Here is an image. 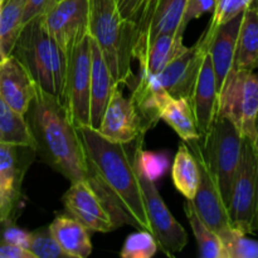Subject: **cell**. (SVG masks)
<instances>
[{
    "mask_svg": "<svg viewBox=\"0 0 258 258\" xmlns=\"http://www.w3.org/2000/svg\"><path fill=\"white\" fill-rule=\"evenodd\" d=\"M92 174V185L105 198L120 226L149 231L143 191L128 144L112 143L95 128H77Z\"/></svg>",
    "mask_w": 258,
    "mask_h": 258,
    "instance_id": "1",
    "label": "cell"
},
{
    "mask_svg": "<svg viewBox=\"0 0 258 258\" xmlns=\"http://www.w3.org/2000/svg\"><path fill=\"white\" fill-rule=\"evenodd\" d=\"M25 118L34 138L35 151L45 163L71 183L87 180L93 184L80 134L55 96L38 88Z\"/></svg>",
    "mask_w": 258,
    "mask_h": 258,
    "instance_id": "2",
    "label": "cell"
},
{
    "mask_svg": "<svg viewBox=\"0 0 258 258\" xmlns=\"http://www.w3.org/2000/svg\"><path fill=\"white\" fill-rule=\"evenodd\" d=\"M88 34L97 43L116 85L134 80L131 60L135 28L123 22L116 0H90Z\"/></svg>",
    "mask_w": 258,
    "mask_h": 258,
    "instance_id": "3",
    "label": "cell"
},
{
    "mask_svg": "<svg viewBox=\"0 0 258 258\" xmlns=\"http://www.w3.org/2000/svg\"><path fill=\"white\" fill-rule=\"evenodd\" d=\"M12 54L27 68L39 90L62 100L66 55L44 30L40 17L23 27Z\"/></svg>",
    "mask_w": 258,
    "mask_h": 258,
    "instance_id": "4",
    "label": "cell"
},
{
    "mask_svg": "<svg viewBox=\"0 0 258 258\" xmlns=\"http://www.w3.org/2000/svg\"><path fill=\"white\" fill-rule=\"evenodd\" d=\"M243 136L227 116L217 113L211 127L199 139L202 156L228 208L241 159Z\"/></svg>",
    "mask_w": 258,
    "mask_h": 258,
    "instance_id": "5",
    "label": "cell"
},
{
    "mask_svg": "<svg viewBox=\"0 0 258 258\" xmlns=\"http://www.w3.org/2000/svg\"><path fill=\"white\" fill-rule=\"evenodd\" d=\"M227 211L233 228L258 234V155L252 139L246 136Z\"/></svg>",
    "mask_w": 258,
    "mask_h": 258,
    "instance_id": "6",
    "label": "cell"
},
{
    "mask_svg": "<svg viewBox=\"0 0 258 258\" xmlns=\"http://www.w3.org/2000/svg\"><path fill=\"white\" fill-rule=\"evenodd\" d=\"M91 40L83 38L66 54V73L62 102L76 128L90 127Z\"/></svg>",
    "mask_w": 258,
    "mask_h": 258,
    "instance_id": "7",
    "label": "cell"
},
{
    "mask_svg": "<svg viewBox=\"0 0 258 258\" xmlns=\"http://www.w3.org/2000/svg\"><path fill=\"white\" fill-rule=\"evenodd\" d=\"M258 112V72L233 70L218 95V112L236 125L242 136L253 140Z\"/></svg>",
    "mask_w": 258,
    "mask_h": 258,
    "instance_id": "8",
    "label": "cell"
},
{
    "mask_svg": "<svg viewBox=\"0 0 258 258\" xmlns=\"http://www.w3.org/2000/svg\"><path fill=\"white\" fill-rule=\"evenodd\" d=\"M35 154L33 148L0 143V227L15 223L23 179Z\"/></svg>",
    "mask_w": 258,
    "mask_h": 258,
    "instance_id": "9",
    "label": "cell"
},
{
    "mask_svg": "<svg viewBox=\"0 0 258 258\" xmlns=\"http://www.w3.org/2000/svg\"><path fill=\"white\" fill-rule=\"evenodd\" d=\"M139 183L143 191L146 217L149 221V232L154 236L159 249L166 256H173L183 251L188 243V234L180 223L174 218L171 212L164 203L155 183L149 180L135 165Z\"/></svg>",
    "mask_w": 258,
    "mask_h": 258,
    "instance_id": "10",
    "label": "cell"
},
{
    "mask_svg": "<svg viewBox=\"0 0 258 258\" xmlns=\"http://www.w3.org/2000/svg\"><path fill=\"white\" fill-rule=\"evenodd\" d=\"M90 0H59L40 17L43 28L64 55L88 35Z\"/></svg>",
    "mask_w": 258,
    "mask_h": 258,
    "instance_id": "11",
    "label": "cell"
},
{
    "mask_svg": "<svg viewBox=\"0 0 258 258\" xmlns=\"http://www.w3.org/2000/svg\"><path fill=\"white\" fill-rule=\"evenodd\" d=\"M62 202L68 214L82 223L88 231L108 233L120 227L107 202L90 181L71 183Z\"/></svg>",
    "mask_w": 258,
    "mask_h": 258,
    "instance_id": "12",
    "label": "cell"
},
{
    "mask_svg": "<svg viewBox=\"0 0 258 258\" xmlns=\"http://www.w3.org/2000/svg\"><path fill=\"white\" fill-rule=\"evenodd\" d=\"M186 145L196 156L199 165V173H201V180H199L196 196L189 202L202 221L219 236L232 227L229 223L228 211L221 196V191L202 156L199 139L186 141Z\"/></svg>",
    "mask_w": 258,
    "mask_h": 258,
    "instance_id": "13",
    "label": "cell"
},
{
    "mask_svg": "<svg viewBox=\"0 0 258 258\" xmlns=\"http://www.w3.org/2000/svg\"><path fill=\"white\" fill-rule=\"evenodd\" d=\"M96 131L108 141L120 144H133L139 136L145 135L133 100L123 96L120 86L113 90Z\"/></svg>",
    "mask_w": 258,
    "mask_h": 258,
    "instance_id": "14",
    "label": "cell"
},
{
    "mask_svg": "<svg viewBox=\"0 0 258 258\" xmlns=\"http://www.w3.org/2000/svg\"><path fill=\"white\" fill-rule=\"evenodd\" d=\"M188 0H151L145 18L136 32L133 55L159 34H184L183 17Z\"/></svg>",
    "mask_w": 258,
    "mask_h": 258,
    "instance_id": "15",
    "label": "cell"
},
{
    "mask_svg": "<svg viewBox=\"0 0 258 258\" xmlns=\"http://www.w3.org/2000/svg\"><path fill=\"white\" fill-rule=\"evenodd\" d=\"M207 52L208 47L199 39L193 47L186 48L159 73V81L171 97L190 98Z\"/></svg>",
    "mask_w": 258,
    "mask_h": 258,
    "instance_id": "16",
    "label": "cell"
},
{
    "mask_svg": "<svg viewBox=\"0 0 258 258\" xmlns=\"http://www.w3.org/2000/svg\"><path fill=\"white\" fill-rule=\"evenodd\" d=\"M37 91L30 73L14 54L0 58V97L13 110L25 116Z\"/></svg>",
    "mask_w": 258,
    "mask_h": 258,
    "instance_id": "17",
    "label": "cell"
},
{
    "mask_svg": "<svg viewBox=\"0 0 258 258\" xmlns=\"http://www.w3.org/2000/svg\"><path fill=\"white\" fill-rule=\"evenodd\" d=\"M243 13L237 15L229 22L219 25L209 38L201 37V40L208 45V53L216 75L217 92L222 91L227 77L233 70L234 54H236L237 38L241 27Z\"/></svg>",
    "mask_w": 258,
    "mask_h": 258,
    "instance_id": "18",
    "label": "cell"
},
{
    "mask_svg": "<svg viewBox=\"0 0 258 258\" xmlns=\"http://www.w3.org/2000/svg\"><path fill=\"white\" fill-rule=\"evenodd\" d=\"M191 110L196 118L197 128L203 136L211 127L218 112V92H217L216 75L211 57L207 52L202 62L198 78L194 85L190 98Z\"/></svg>",
    "mask_w": 258,
    "mask_h": 258,
    "instance_id": "19",
    "label": "cell"
},
{
    "mask_svg": "<svg viewBox=\"0 0 258 258\" xmlns=\"http://www.w3.org/2000/svg\"><path fill=\"white\" fill-rule=\"evenodd\" d=\"M170 98L171 96L163 87L158 75L140 70L131 100L141 118L144 133L155 127L159 120H161V112Z\"/></svg>",
    "mask_w": 258,
    "mask_h": 258,
    "instance_id": "20",
    "label": "cell"
},
{
    "mask_svg": "<svg viewBox=\"0 0 258 258\" xmlns=\"http://www.w3.org/2000/svg\"><path fill=\"white\" fill-rule=\"evenodd\" d=\"M91 40V101L90 127L97 128L102 120L103 112L112 96L116 85L110 70L105 62L97 43Z\"/></svg>",
    "mask_w": 258,
    "mask_h": 258,
    "instance_id": "21",
    "label": "cell"
},
{
    "mask_svg": "<svg viewBox=\"0 0 258 258\" xmlns=\"http://www.w3.org/2000/svg\"><path fill=\"white\" fill-rule=\"evenodd\" d=\"M183 35L165 33L149 40L135 55L140 63V70L151 75H159L174 58L188 48L184 45Z\"/></svg>",
    "mask_w": 258,
    "mask_h": 258,
    "instance_id": "22",
    "label": "cell"
},
{
    "mask_svg": "<svg viewBox=\"0 0 258 258\" xmlns=\"http://www.w3.org/2000/svg\"><path fill=\"white\" fill-rule=\"evenodd\" d=\"M49 229L68 258H87L92 253L88 229L73 217L58 214Z\"/></svg>",
    "mask_w": 258,
    "mask_h": 258,
    "instance_id": "23",
    "label": "cell"
},
{
    "mask_svg": "<svg viewBox=\"0 0 258 258\" xmlns=\"http://www.w3.org/2000/svg\"><path fill=\"white\" fill-rule=\"evenodd\" d=\"M233 68L256 70L258 68V10L248 7L243 12Z\"/></svg>",
    "mask_w": 258,
    "mask_h": 258,
    "instance_id": "24",
    "label": "cell"
},
{
    "mask_svg": "<svg viewBox=\"0 0 258 258\" xmlns=\"http://www.w3.org/2000/svg\"><path fill=\"white\" fill-rule=\"evenodd\" d=\"M171 176L175 188L185 197L186 201H191L198 189L201 173L198 161L185 141L179 145L171 168Z\"/></svg>",
    "mask_w": 258,
    "mask_h": 258,
    "instance_id": "25",
    "label": "cell"
},
{
    "mask_svg": "<svg viewBox=\"0 0 258 258\" xmlns=\"http://www.w3.org/2000/svg\"><path fill=\"white\" fill-rule=\"evenodd\" d=\"M0 143L35 149V141L25 116L13 110L0 97Z\"/></svg>",
    "mask_w": 258,
    "mask_h": 258,
    "instance_id": "26",
    "label": "cell"
},
{
    "mask_svg": "<svg viewBox=\"0 0 258 258\" xmlns=\"http://www.w3.org/2000/svg\"><path fill=\"white\" fill-rule=\"evenodd\" d=\"M161 120L165 121L185 143L202 138L197 128L190 102L186 98L171 97L161 112Z\"/></svg>",
    "mask_w": 258,
    "mask_h": 258,
    "instance_id": "27",
    "label": "cell"
},
{
    "mask_svg": "<svg viewBox=\"0 0 258 258\" xmlns=\"http://www.w3.org/2000/svg\"><path fill=\"white\" fill-rule=\"evenodd\" d=\"M25 0H4L0 9V58L13 53L23 27Z\"/></svg>",
    "mask_w": 258,
    "mask_h": 258,
    "instance_id": "28",
    "label": "cell"
},
{
    "mask_svg": "<svg viewBox=\"0 0 258 258\" xmlns=\"http://www.w3.org/2000/svg\"><path fill=\"white\" fill-rule=\"evenodd\" d=\"M184 212L196 237L199 256L202 258H226L223 243L218 234L202 221L189 201L184 203Z\"/></svg>",
    "mask_w": 258,
    "mask_h": 258,
    "instance_id": "29",
    "label": "cell"
},
{
    "mask_svg": "<svg viewBox=\"0 0 258 258\" xmlns=\"http://www.w3.org/2000/svg\"><path fill=\"white\" fill-rule=\"evenodd\" d=\"M144 135L136 139L134 149V165L149 179L154 181L159 180L165 175L170 166V158L165 151H145L143 149Z\"/></svg>",
    "mask_w": 258,
    "mask_h": 258,
    "instance_id": "30",
    "label": "cell"
},
{
    "mask_svg": "<svg viewBox=\"0 0 258 258\" xmlns=\"http://www.w3.org/2000/svg\"><path fill=\"white\" fill-rule=\"evenodd\" d=\"M218 237L223 243L226 258H258V241L247 238L243 232L231 227Z\"/></svg>",
    "mask_w": 258,
    "mask_h": 258,
    "instance_id": "31",
    "label": "cell"
},
{
    "mask_svg": "<svg viewBox=\"0 0 258 258\" xmlns=\"http://www.w3.org/2000/svg\"><path fill=\"white\" fill-rule=\"evenodd\" d=\"M159 247L153 234L146 229L130 234L123 243L120 256L122 258H151Z\"/></svg>",
    "mask_w": 258,
    "mask_h": 258,
    "instance_id": "32",
    "label": "cell"
},
{
    "mask_svg": "<svg viewBox=\"0 0 258 258\" xmlns=\"http://www.w3.org/2000/svg\"><path fill=\"white\" fill-rule=\"evenodd\" d=\"M252 0H217L216 8L213 10V17L209 22L208 28L202 34L203 38H209L219 25L229 22L242 14L251 5Z\"/></svg>",
    "mask_w": 258,
    "mask_h": 258,
    "instance_id": "33",
    "label": "cell"
},
{
    "mask_svg": "<svg viewBox=\"0 0 258 258\" xmlns=\"http://www.w3.org/2000/svg\"><path fill=\"white\" fill-rule=\"evenodd\" d=\"M28 249L35 258H68L53 237L49 227L30 233Z\"/></svg>",
    "mask_w": 258,
    "mask_h": 258,
    "instance_id": "34",
    "label": "cell"
},
{
    "mask_svg": "<svg viewBox=\"0 0 258 258\" xmlns=\"http://www.w3.org/2000/svg\"><path fill=\"white\" fill-rule=\"evenodd\" d=\"M150 2L151 0H116L122 20L133 25L135 32H138L139 27L143 23Z\"/></svg>",
    "mask_w": 258,
    "mask_h": 258,
    "instance_id": "35",
    "label": "cell"
},
{
    "mask_svg": "<svg viewBox=\"0 0 258 258\" xmlns=\"http://www.w3.org/2000/svg\"><path fill=\"white\" fill-rule=\"evenodd\" d=\"M216 3L217 0H188L183 17V27L186 28L191 20L198 19L207 13H213Z\"/></svg>",
    "mask_w": 258,
    "mask_h": 258,
    "instance_id": "36",
    "label": "cell"
},
{
    "mask_svg": "<svg viewBox=\"0 0 258 258\" xmlns=\"http://www.w3.org/2000/svg\"><path fill=\"white\" fill-rule=\"evenodd\" d=\"M0 237H2V239H0L2 242H7V243H12L28 249L30 232L23 231L22 228L17 227L14 223L7 224V226H4V229L2 231Z\"/></svg>",
    "mask_w": 258,
    "mask_h": 258,
    "instance_id": "37",
    "label": "cell"
},
{
    "mask_svg": "<svg viewBox=\"0 0 258 258\" xmlns=\"http://www.w3.org/2000/svg\"><path fill=\"white\" fill-rule=\"evenodd\" d=\"M53 0H25L23 10V24H27L30 20L42 17L48 8L52 5Z\"/></svg>",
    "mask_w": 258,
    "mask_h": 258,
    "instance_id": "38",
    "label": "cell"
},
{
    "mask_svg": "<svg viewBox=\"0 0 258 258\" xmlns=\"http://www.w3.org/2000/svg\"><path fill=\"white\" fill-rule=\"evenodd\" d=\"M0 258H35L27 248L0 241Z\"/></svg>",
    "mask_w": 258,
    "mask_h": 258,
    "instance_id": "39",
    "label": "cell"
},
{
    "mask_svg": "<svg viewBox=\"0 0 258 258\" xmlns=\"http://www.w3.org/2000/svg\"><path fill=\"white\" fill-rule=\"evenodd\" d=\"M253 145L256 149V153L258 155V112L256 115V120H254V136H253Z\"/></svg>",
    "mask_w": 258,
    "mask_h": 258,
    "instance_id": "40",
    "label": "cell"
},
{
    "mask_svg": "<svg viewBox=\"0 0 258 258\" xmlns=\"http://www.w3.org/2000/svg\"><path fill=\"white\" fill-rule=\"evenodd\" d=\"M249 7L254 8V9L258 10V0H252V3H251V5H249Z\"/></svg>",
    "mask_w": 258,
    "mask_h": 258,
    "instance_id": "41",
    "label": "cell"
},
{
    "mask_svg": "<svg viewBox=\"0 0 258 258\" xmlns=\"http://www.w3.org/2000/svg\"><path fill=\"white\" fill-rule=\"evenodd\" d=\"M3 3H4V0H0V9H2L3 7Z\"/></svg>",
    "mask_w": 258,
    "mask_h": 258,
    "instance_id": "42",
    "label": "cell"
},
{
    "mask_svg": "<svg viewBox=\"0 0 258 258\" xmlns=\"http://www.w3.org/2000/svg\"><path fill=\"white\" fill-rule=\"evenodd\" d=\"M57 2H59V0H53V3H52V5L54 4V3H57Z\"/></svg>",
    "mask_w": 258,
    "mask_h": 258,
    "instance_id": "43",
    "label": "cell"
}]
</instances>
